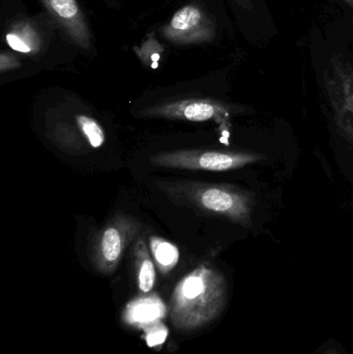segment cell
<instances>
[{"label": "cell", "mask_w": 353, "mask_h": 354, "mask_svg": "<svg viewBox=\"0 0 353 354\" xmlns=\"http://www.w3.org/2000/svg\"><path fill=\"white\" fill-rule=\"evenodd\" d=\"M158 185L176 203L223 216L245 228L252 225L255 196L251 192L230 185L197 181H163Z\"/></svg>", "instance_id": "2"}, {"label": "cell", "mask_w": 353, "mask_h": 354, "mask_svg": "<svg viewBox=\"0 0 353 354\" xmlns=\"http://www.w3.org/2000/svg\"><path fill=\"white\" fill-rule=\"evenodd\" d=\"M345 1L347 2L352 8H353V0H345Z\"/></svg>", "instance_id": "19"}, {"label": "cell", "mask_w": 353, "mask_h": 354, "mask_svg": "<svg viewBox=\"0 0 353 354\" xmlns=\"http://www.w3.org/2000/svg\"><path fill=\"white\" fill-rule=\"evenodd\" d=\"M227 299L225 277L209 264H201L176 284L169 314L178 330H193L215 320Z\"/></svg>", "instance_id": "1"}, {"label": "cell", "mask_w": 353, "mask_h": 354, "mask_svg": "<svg viewBox=\"0 0 353 354\" xmlns=\"http://www.w3.org/2000/svg\"><path fill=\"white\" fill-rule=\"evenodd\" d=\"M323 354H339V353H338L337 351H333V349H332V351H327V353H325Z\"/></svg>", "instance_id": "18"}, {"label": "cell", "mask_w": 353, "mask_h": 354, "mask_svg": "<svg viewBox=\"0 0 353 354\" xmlns=\"http://www.w3.org/2000/svg\"><path fill=\"white\" fill-rule=\"evenodd\" d=\"M41 2L72 43L81 49H90L93 33L77 0H41Z\"/></svg>", "instance_id": "8"}, {"label": "cell", "mask_w": 353, "mask_h": 354, "mask_svg": "<svg viewBox=\"0 0 353 354\" xmlns=\"http://www.w3.org/2000/svg\"><path fill=\"white\" fill-rule=\"evenodd\" d=\"M238 6L246 10H253L254 8V0H234Z\"/></svg>", "instance_id": "17"}, {"label": "cell", "mask_w": 353, "mask_h": 354, "mask_svg": "<svg viewBox=\"0 0 353 354\" xmlns=\"http://www.w3.org/2000/svg\"><path fill=\"white\" fill-rule=\"evenodd\" d=\"M143 332H144L143 338H144L147 346L151 348L163 345L167 340L168 334H169V330L163 322H159L149 326L143 330Z\"/></svg>", "instance_id": "15"}, {"label": "cell", "mask_w": 353, "mask_h": 354, "mask_svg": "<svg viewBox=\"0 0 353 354\" xmlns=\"http://www.w3.org/2000/svg\"><path fill=\"white\" fill-rule=\"evenodd\" d=\"M149 243L153 261L157 264L160 272L166 276L178 266L180 261V250L174 243L157 235L149 236Z\"/></svg>", "instance_id": "12"}, {"label": "cell", "mask_w": 353, "mask_h": 354, "mask_svg": "<svg viewBox=\"0 0 353 354\" xmlns=\"http://www.w3.org/2000/svg\"><path fill=\"white\" fill-rule=\"evenodd\" d=\"M21 62L16 55L10 52L2 51L0 54V73L4 74L20 68Z\"/></svg>", "instance_id": "16"}, {"label": "cell", "mask_w": 353, "mask_h": 354, "mask_svg": "<svg viewBox=\"0 0 353 354\" xmlns=\"http://www.w3.org/2000/svg\"><path fill=\"white\" fill-rule=\"evenodd\" d=\"M265 158L260 153L251 151L182 149L155 153L149 161L155 167L222 172L240 169L245 166L260 162Z\"/></svg>", "instance_id": "3"}, {"label": "cell", "mask_w": 353, "mask_h": 354, "mask_svg": "<svg viewBox=\"0 0 353 354\" xmlns=\"http://www.w3.org/2000/svg\"><path fill=\"white\" fill-rule=\"evenodd\" d=\"M238 108L223 102L211 99H184L167 102L141 110L140 115L146 118H164L184 122H218L225 127L229 122L230 115L236 113Z\"/></svg>", "instance_id": "6"}, {"label": "cell", "mask_w": 353, "mask_h": 354, "mask_svg": "<svg viewBox=\"0 0 353 354\" xmlns=\"http://www.w3.org/2000/svg\"><path fill=\"white\" fill-rule=\"evenodd\" d=\"M164 39L175 45H198L213 41L217 26L213 19L200 6H184L161 29Z\"/></svg>", "instance_id": "7"}, {"label": "cell", "mask_w": 353, "mask_h": 354, "mask_svg": "<svg viewBox=\"0 0 353 354\" xmlns=\"http://www.w3.org/2000/svg\"><path fill=\"white\" fill-rule=\"evenodd\" d=\"M167 312V306L158 293H146L126 304L122 312V320L126 326L143 330L163 322Z\"/></svg>", "instance_id": "9"}, {"label": "cell", "mask_w": 353, "mask_h": 354, "mask_svg": "<svg viewBox=\"0 0 353 354\" xmlns=\"http://www.w3.org/2000/svg\"><path fill=\"white\" fill-rule=\"evenodd\" d=\"M134 260L136 268L137 285L139 290L143 295L151 293L155 285L157 274H155V262L151 258L144 237L139 235L134 241Z\"/></svg>", "instance_id": "11"}, {"label": "cell", "mask_w": 353, "mask_h": 354, "mask_svg": "<svg viewBox=\"0 0 353 354\" xmlns=\"http://www.w3.org/2000/svg\"><path fill=\"white\" fill-rule=\"evenodd\" d=\"M325 85L339 130L353 142V66L342 55L330 60Z\"/></svg>", "instance_id": "5"}, {"label": "cell", "mask_w": 353, "mask_h": 354, "mask_svg": "<svg viewBox=\"0 0 353 354\" xmlns=\"http://www.w3.org/2000/svg\"><path fill=\"white\" fill-rule=\"evenodd\" d=\"M141 223L133 216L117 214L104 225L93 241L91 261L97 272H115L126 248L140 235Z\"/></svg>", "instance_id": "4"}, {"label": "cell", "mask_w": 353, "mask_h": 354, "mask_svg": "<svg viewBox=\"0 0 353 354\" xmlns=\"http://www.w3.org/2000/svg\"><path fill=\"white\" fill-rule=\"evenodd\" d=\"M77 126L93 149H99L103 147L106 141V134L101 124L88 115L79 114L76 115Z\"/></svg>", "instance_id": "13"}, {"label": "cell", "mask_w": 353, "mask_h": 354, "mask_svg": "<svg viewBox=\"0 0 353 354\" xmlns=\"http://www.w3.org/2000/svg\"><path fill=\"white\" fill-rule=\"evenodd\" d=\"M4 41L14 51L25 55H39L44 47V37L37 25L31 19H15L4 35Z\"/></svg>", "instance_id": "10"}, {"label": "cell", "mask_w": 353, "mask_h": 354, "mask_svg": "<svg viewBox=\"0 0 353 354\" xmlns=\"http://www.w3.org/2000/svg\"><path fill=\"white\" fill-rule=\"evenodd\" d=\"M164 51L165 48L153 37V35H149L141 46L134 48V52L141 62L153 70L159 68V62Z\"/></svg>", "instance_id": "14"}]
</instances>
